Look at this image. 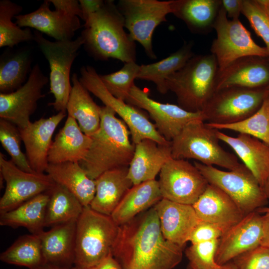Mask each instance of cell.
I'll return each mask as SVG.
<instances>
[{
  "instance_id": "cell-8",
  "label": "cell",
  "mask_w": 269,
  "mask_h": 269,
  "mask_svg": "<svg viewBox=\"0 0 269 269\" xmlns=\"http://www.w3.org/2000/svg\"><path fill=\"white\" fill-rule=\"evenodd\" d=\"M81 83L88 91L99 99L106 106L118 114L128 127L132 142L135 144L148 138L162 144H169L168 141L157 131L155 125L137 107L128 104L112 95L106 89L100 75L92 66H83L80 69Z\"/></svg>"
},
{
  "instance_id": "cell-43",
  "label": "cell",
  "mask_w": 269,
  "mask_h": 269,
  "mask_svg": "<svg viewBox=\"0 0 269 269\" xmlns=\"http://www.w3.org/2000/svg\"><path fill=\"white\" fill-rule=\"evenodd\" d=\"M236 269H269V249L260 245L230 262Z\"/></svg>"
},
{
  "instance_id": "cell-11",
  "label": "cell",
  "mask_w": 269,
  "mask_h": 269,
  "mask_svg": "<svg viewBox=\"0 0 269 269\" xmlns=\"http://www.w3.org/2000/svg\"><path fill=\"white\" fill-rule=\"evenodd\" d=\"M213 28L217 37L212 42L210 51L216 58L219 71L245 56L269 57L267 48L260 46L254 41L250 32L239 19H228L222 6Z\"/></svg>"
},
{
  "instance_id": "cell-19",
  "label": "cell",
  "mask_w": 269,
  "mask_h": 269,
  "mask_svg": "<svg viewBox=\"0 0 269 269\" xmlns=\"http://www.w3.org/2000/svg\"><path fill=\"white\" fill-rule=\"evenodd\" d=\"M232 87L251 89L269 88V57L245 56L219 71L216 91Z\"/></svg>"
},
{
  "instance_id": "cell-40",
  "label": "cell",
  "mask_w": 269,
  "mask_h": 269,
  "mask_svg": "<svg viewBox=\"0 0 269 269\" xmlns=\"http://www.w3.org/2000/svg\"><path fill=\"white\" fill-rule=\"evenodd\" d=\"M21 140L19 129L11 122L0 119V142L10 156V160L21 170L27 172H34L30 167L26 154L21 149Z\"/></svg>"
},
{
  "instance_id": "cell-15",
  "label": "cell",
  "mask_w": 269,
  "mask_h": 269,
  "mask_svg": "<svg viewBox=\"0 0 269 269\" xmlns=\"http://www.w3.org/2000/svg\"><path fill=\"white\" fill-rule=\"evenodd\" d=\"M125 102L146 111L160 134L168 141L178 135L184 127L195 120L205 121L202 112H191L178 105L157 102L145 90L134 84Z\"/></svg>"
},
{
  "instance_id": "cell-51",
  "label": "cell",
  "mask_w": 269,
  "mask_h": 269,
  "mask_svg": "<svg viewBox=\"0 0 269 269\" xmlns=\"http://www.w3.org/2000/svg\"><path fill=\"white\" fill-rule=\"evenodd\" d=\"M35 269H71L65 268H62L49 265H45L43 266H41L39 268H38Z\"/></svg>"
},
{
  "instance_id": "cell-44",
  "label": "cell",
  "mask_w": 269,
  "mask_h": 269,
  "mask_svg": "<svg viewBox=\"0 0 269 269\" xmlns=\"http://www.w3.org/2000/svg\"><path fill=\"white\" fill-rule=\"evenodd\" d=\"M226 231L216 224L201 221L194 229L189 242L194 244L219 240Z\"/></svg>"
},
{
  "instance_id": "cell-6",
  "label": "cell",
  "mask_w": 269,
  "mask_h": 269,
  "mask_svg": "<svg viewBox=\"0 0 269 269\" xmlns=\"http://www.w3.org/2000/svg\"><path fill=\"white\" fill-rule=\"evenodd\" d=\"M216 131L202 120L189 122L171 141L172 157L194 159L203 164L217 165L228 170L241 167L243 164L237 157L221 147Z\"/></svg>"
},
{
  "instance_id": "cell-45",
  "label": "cell",
  "mask_w": 269,
  "mask_h": 269,
  "mask_svg": "<svg viewBox=\"0 0 269 269\" xmlns=\"http://www.w3.org/2000/svg\"><path fill=\"white\" fill-rule=\"evenodd\" d=\"M49 1L54 6L55 9L82 18V11L79 0H49Z\"/></svg>"
},
{
  "instance_id": "cell-14",
  "label": "cell",
  "mask_w": 269,
  "mask_h": 269,
  "mask_svg": "<svg viewBox=\"0 0 269 269\" xmlns=\"http://www.w3.org/2000/svg\"><path fill=\"white\" fill-rule=\"evenodd\" d=\"M0 176L6 186L0 199V214L11 210L35 196L50 191L56 184L47 173L27 172L0 153Z\"/></svg>"
},
{
  "instance_id": "cell-1",
  "label": "cell",
  "mask_w": 269,
  "mask_h": 269,
  "mask_svg": "<svg viewBox=\"0 0 269 269\" xmlns=\"http://www.w3.org/2000/svg\"><path fill=\"white\" fill-rule=\"evenodd\" d=\"M183 249L164 237L153 207L119 226L112 254L122 269H173Z\"/></svg>"
},
{
  "instance_id": "cell-27",
  "label": "cell",
  "mask_w": 269,
  "mask_h": 269,
  "mask_svg": "<svg viewBox=\"0 0 269 269\" xmlns=\"http://www.w3.org/2000/svg\"><path fill=\"white\" fill-rule=\"evenodd\" d=\"M129 167L107 171L95 179L96 193L90 207L100 213L111 216L133 186L128 177Z\"/></svg>"
},
{
  "instance_id": "cell-54",
  "label": "cell",
  "mask_w": 269,
  "mask_h": 269,
  "mask_svg": "<svg viewBox=\"0 0 269 269\" xmlns=\"http://www.w3.org/2000/svg\"><path fill=\"white\" fill-rule=\"evenodd\" d=\"M226 269H236L231 263H228V267Z\"/></svg>"
},
{
  "instance_id": "cell-12",
  "label": "cell",
  "mask_w": 269,
  "mask_h": 269,
  "mask_svg": "<svg viewBox=\"0 0 269 269\" xmlns=\"http://www.w3.org/2000/svg\"><path fill=\"white\" fill-rule=\"evenodd\" d=\"M174 0H121L117 5L131 38L138 42L151 58H156L152 47L154 30L167 21V14L173 13Z\"/></svg>"
},
{
  "instance_id": "cell-41",
  "label": "cell",
  "mask_w": 269,
  "mask_h": 269,
  "mask_svg": "<svg viewBox=\"0 0 269 269\" xmlns=\"http://www.w3.org/2000/svg\"><path fill=\"white\" fill-rule=\"evenodd\" d=\"M218 241L191 244L188 247L185 251L187 269H226L228 264L221 266L215 260Z\"/></svg>"
},
{
  "instance_id": "cell-22",
  "label": "cell",
  "mask_w": 269,
  "mask_h": 269,
  "mask_svg": "<svg viewBox=\"0 0 269 269\" xmlns=\"http://www.w3.org/2000/svg\"><path fill=\"white\" fill-rule=\"evenodd\" d=\"M192 206L201 221L216 224L226 230L245 216L228 195L209 183Z\"/></svg>"
},
{
  "instance_id": "cell-10",
  "label": "cell",
  "mask_w": 269,
  "mask_h": 269,
  "mask_svg": "<svg viewBox=\"0 0 269 269\" xmlns=\"http://www.w3.org/2000/svg\"><path fill=\"white\" fill-rule=\"evenodd\" d=\"M269 93V88L232 87L216 91L202 112L207 123L228 125L243 121L256 113Z\"/></svg>"
},
{
  "instance_id": "cell-52",
  "label": "cell",
  "mask_w": 269,
  "mask_h": 269,
  "mask_svg": "<svg viewBox=\"0 0 269 269\" xmlns=\"http://www.w3.org/2000/svg\"><path fill=\"white\" fill-rule=\"evenodd\" d=\"M257 211L259 213L261 214L265 213H269V207H263L258 209Z\"/></svg>"
},
{
  "instance_id": "cell-47",
  "label": "cell",
  "mask_w": 269,
  "mask_h": 269,
  "mask_svg": "<svg viewBox=\"0 0 269 269\" xmlns=\"http://www.w3.org/2000/svg\"><path fill=\"white\" fill-rule=\"evenodd\" d=\"M222 6L229 17L232 19H239L242 13L243 0H221Z\"/></svg>"
},
{
  "instance_id": "cell-46",
  "label": "cell",
  "mask_w": 269,
  "mask_h": 269,
  "mask_svg": "<svg viewBox=\"0 0 269 269\" xmlns=\"http://www.w3.org/2000/svg\"><path fill=\"white\" fill-rule=\"evenodd\" d=\"M82 14V19L85 22L92 14L97 11L104 4L101 0H79Z\"/></svg>"
},
{
  "instance_id": "cell-42",
  "label": "cell",
  "mask_w": 269,
  "mask_h": 269,
  "mask_svg": "<svg viewBox=\"0 0 269 269\" xmlns=\"http://www.w3.org/2000/svg\"><path fill=\"white\" fill-rule=\"evenodd\" d=\"M242 13L264 40L269 58V14L262 0H243Z\"/></svg>"
},
{
  "instance_id": "cell-55",
  "label": "cell",
  "mask_w": 269,
  "mask_h": 269,
  "mask_svg": "<svg viewBox=\"0 0 269 269\" xmlns=\"http://www.w3.org/2000/svg\"></svg>"
},
{
  "instance_id": "cell-17",
  "label": "cell",
  "mask_w": 269,
  "mask_h": 269,
  "mask_svg": "<svg viewBox=\"0 0 269 269\" xmlns=\"http://www.w3.org/2000/svg\"><path fill=\"white\" fill-rule=\"evenodd\" d=\"M263 230L262 214L255 211L245 215L219 239L215 255L216 263L223 266L261 245Z\"/></svg>"
},
{
  "instance_id": "cell-31",
  "label": "cell",
  "mask_w": 269,
  "mask_h": 269,
  "mask_svg": "<svg viewBox=\"0 0 269 269\" xmlns=\"http://www.w3.org/2000/svg\"><path fill=\"white\" fill-rule=\"evenodd\" d=\"M40 194L16 208L0 214V225L13 228L24 227L38 235L44 231L49 192Z\"/></svg>"
},
{
  "instance_id": "cell-13",
  "label": "cell",
  "mask_w": 269,
  "mask_h": 269,
  "mask_svg": "<svg viewBox=\"0 0 269 269\" xmlns=\"http://www.w3.org/2000/svg\"><path fill=\"white\" fill-rule=\"evenodd\" d=\"M158 182L162 198L192 205L209 184L194 164L173 158L161 169Z\"/></svg>"
},
{
  "instance_id": "cell-36",
  "label": "cell",
  "mask_w": 269,
  "mask_h": 269,
  "mask_svg": "<svg viewBox=\"0 0 269 269\" xmlns=\"http://www.w3.org/2000/svg\"><path fill=\"white\" fill-rule=\"evenodd\" d=\"M29 54L21 51L5 57L0 64V93L15 91L23 85L30 66Z\"/></svg>"
},
{
  "instance_id": "cell-34",
  "label": "cell",
  "mask_w": 269,
  "mask_h": 269,
  "mask_svg": "<svg viewBox=\"0 0 269 269\" xmlns=\"http://www.w3.org/2000/svg\"><path fill=\"white\" fill-rule=\"evenodd\" d=\"M49 192L45 227L77 221L84 207L78 199L66 187L57 183Z\"/></svg>"
},
{
  "instance_id": "cell-48",
  "label": "cell",
  "mask_w": 269,
  "mask_h": 269,
  "mask_svg": "<svg viewBox=\"0 0 269 269\" xmlns=\"http://www.w3.org/2000/svg\"><path fill=\"white\" fill-rule=\"evenodd\" d=\"M71 269H122V268L112 254L101 262L93 267L85 269L73 267Z\"/></svg>"
},
{
  "instance_id": "cell-20",
  "label": "cell",
  "mask_w": 269,
  "mask_h": 269,
  "mask_svg": "<svg viewBox=\"0 0 269 269\" xmlns=\"http://www.w3.org/2000/svg\"><path fill=\"white\" fill-rule=\"evenodd\" d=\"M154 208L164 237L183 248L194 229L201 221L193 206L162 198Z\"/></svg>"
},
{
  "instance_id": "cell-50",
  "label": "cell",
  "mask_w": 269,
  "mask_h": 269,
  "mask_svg": "<svg viewBox=\"0 0 269 269\" xmlns=\"http://www.w3.org/2000/svg\"><path fill=\"white\" fill-rule=\"evenodd\" d=\"M262 188L267 198L269 200V172L266 177Z\"/></svg>"
},
{
  "instance_id": "cell-37",
  "label": "cell",
  "mask_w": 269,
  "mask_h": 269,
  "mask_svg": "<svg viewBox=\"0 0 269 269\" xmlns=\"http://www.w3.org/2000/svg\"><path fill=\"white\" fill-rule=\"evenodd\" d=\"M22 7L9 0L0 1V47L13 46L33 39V34L28 28L22 29L12 21Z\"/></svg>"
},
{
  "instance_id": "cell-16",
  "label": "cell",
  "mask_w": 269,
  "mask_h": 269,
  "mask_svg": "<svg viewBox=\"0 0 269 269\" xmlns=\"http://www.w3.org/2000/svg\"><path fill=\"white\" fill-rule=\"evenodd\" d=\"M48 78L38 64L30 71L26 82L14 92L0 94V118L15 125L19 129L31 122L30 116L36 109L38 101L43 98L42 89Z\"/></svg>"
},
{
  "instance_id": "cell-9",
  "label": "cell",
  "mask_w": 269,
  "mask_h": 269,
  "mask_svg": "<svg viewBox=\"0 0 269 269\" xmlns=\"http://www.w3.org/2000/svg\"><path fill=\"white\" fill-rule=\"evenodd\" d=\"M194 164L209 184L224 192L245 215L265 207L268 203L269 200L263 188L244 164L239 168L228 171L197 161Z\"/></svg>"
},
{
  "instance_id": "cell-53",
  "label": "cell",
  "mask_w": 269,
  "mask_h": 269,
  "mask_svg": "<svg viewBox=\"0 0 269 269\" xmlns=\"http://www.w3.org/2000/svg\"><path fill=\"white\" fill-rule=\"evenodd\" d=\"M262 1L265 6L269 14V0H262Z\"/></svg>"
},
{
  "instance_id": "cell-18",
  "label": "cell",
  "mask_w": 269,
  "mask_h": 269,
  "mask_svg": "<svg viewBox=\"0 0 269 269\" xmlns=\"http://www.w3.org/2000/svg\"><path fill=\"white\" fill-rule=\"evenodd\" d=\"M66 115V112H60L47 118L30 122L25 128L19 129L26 156L34 172L44 173L46 171L53 134Z\"/></svg>"
},
{
  "instance_id": "cell-35",
  "label": "cell",
  "mask_w": 269,
  "mask_h": 269,
  "mask_svg": "<svg viewBox=\"0 0 269 269\" xmlns=\"http://www.w3.org/2000/svg\"><path fill=\"white\" fill-rule=\"evenodd\" d=\"M6 264L35 269L45 265L38 235L31 234L20 236L0 255Z\"/></svg>"
},
{
  "instance_id": "cell-4",
  "label": "cell",
  "mask_w": 269,
  "mask_h": 269,
  "mask_svg": "<svg viewBox=\"0 0 269 269\" xmlns=\"http://www.w3.org/2000/svg\"><path fill=\"white\" fill-rule=\"evenodd\" d=\"M219 68L212 54L194 55L166 81L178 106L191 112H202L216 92Z\"/></svg>"
},
{
  "instance_id": "cell-3",
  "label": "cell",
  "mask_w": 269,
  "mask_h": 269,
  "mask_svg": "<svg viewBox=\"0 0 269 269\" xmlns=\"http://www.w3.org/2000/svg\"><path fill=\"white\" fill-rule=\"evenodd\" d=\"M81 36L83 46L98 59L114 58L125 63L135 62L134 41L124 30L125 20L113 0H106L103 6L85 22Z\"/></svg>"
},
{
  "instance_id": "cell-49",
  "label": "cell",
  "mask_w": 269,
  "mask_h": 269,
  "mask_svg": "<svg viewBox=\"0 0 269 269\" xmlns=\"http://www.w3.org/2000/svg\"><path fill=\"white\" fill-rule=\"evenodd\" d=\"M263 215V230L261 245L269 249V213Z\"/></svg>"
},
{
  "instance_id": "cell-33",
  "label": "cell",
  "mask_w": 269,
  "mask_h": 269,
  "mask_svg": "<svg viewBox=\"0 0 269 269\" xmlns=\"http://www.w3.org/2000/svg\"><path fill=\"white\" fill-rule=\"evenodd\" d=\"M192 42L185 43L168 57L157 62L140 66L136 79L151 81L158 92L166 94V80L181 69L193 56Z\"/></svg>"
},
{
  "instance_id": "cell-21",
  "label": "cell",
  "mask_w": 269,
  "mask_h": 269,
  "mask_svg": "<svg viewBox=\"0 0 269 269\" xmlns=\"http://www.w3.org/2000/svg\"><path fill=\"white\" fill-rule=\"evenodd\" d=\"M49 0H46L35 11L14 17L20 27L34 28L58 41L72 40L75 32L81 27L79 17L59 10H52Z\"/></svg>"
},
{
  "instance_id": "cell-5",
  "label": "cell",
  "mask_w": 269,
  "mask_h": 269,
  "mask_svg": "<svg viewBox=\"0 0 269 269\" xmlns=\"http://www.w3.org/2000/svg\"><path fill=\"white\" fill-rule=\"evenodd\" d=\"M119 226L111 216L84 207L76 223L74 266L88 268L110 255L117 239Z\"/></svg>"
},
{
  "instance_id": "cell-23",
  "label": "cell",
  "mask_w": 269,
  "mask_h": 269,
  "mask_svg": "<svg viewBox=\"0 0 269 269\" xmlns=\"http://www.w3.org/2000/svg\"><path fill=\"white\" fill-rule=\"evenodd\" d=\"M76 223L56 225L38 235L45 265L68 269L74 266Z\"/></svg>"
},
{
  "instance_id": "cell-39",
  "label": "cell",
  "mask_w": 269,
  "mask_h": 269,
  "mask_svg": "<svg viewBox=\"0 0 269 269\" xmlns=\"http://www.w3.org/2000/svg\"><path fill=\"white\" fill-rule=\"evenodd\" d=\"M140 65L135 62L125 63L119 70L105 75H100V79L108 91L114 97L126 101L134 84V80L139 72Z\"/></svg>"
},
{
  "instance_id": "cell-25",
  "label": "cell",
  "mask_w": 269,
  "mask_h": 269,
  "mask_svg": "<svg viewBox=\"0 0 269 269\" xmlns=\"http://www.w3.org/2000/svg\"><path fill=\"white\" fill-rule=\"evenodd\" d=\"M216 133L220 141L233 149L262 187L269 172V146L246 134H239L234 137L218 130Z\"/></svg>"
},
{
  "instance_id": "cell-24",
  "label": "cell",
  "mask_w": 269,
  "mask_h": 269,
  "mask_svg": "<svg viewBox=\"0 0 269 269\" xmlns=\"http://www.w3.org/2000/svg\"><path fill=\"white\" fill-rule=\"evenodd\" d=\"M134 145L128 173L133 185L155 179L164 165L172 158L171 143L162 144L146 138Z\"/></svg>"
},
{
  "instance_id": "cell-29",
  "label": "cell",
  "mask_w": 269,
  "mask_h": 269,
  "mask_svg": "<svg viewBox=\"0 0 269 269\" xmlns=\"http://www.w3.org/2000/svg\"><path fill=\"white\" fill-rule=\"evenodd\" d=\"M71 81L72 89L66 107L68 116L76 120L85 134L91 136L100 128L101 107L94 101L76 73L72 75Z\"/></svg>"
},
{
  "instance_id": "cell-30",
  "label": "cell",
  "mask_w": 269,
  "mask_h": 269,
  "mask_svg": "<svg viewBox=\"0 0 269 269\" xmlns=\"http://www.w3.org/2000/svg\"><path fill=\"white\" fill-rule=\"evenodd\" d=\"M45 172L73 193L84 207L90 206L96 193L95 180L87 175L78 162L49 163Z\"/></svg>"
},
{
  "instance_id": "cell-28",
  "label": "cell",
  "mask_w": 269,
  "mask_h": 269,
  "mask_svg": "<svg viewBox=\"0 0 269 269\" xmlns=\"http://www.w3.org/2000/svg\"><path fill=\"white\" fill-rule=\"evenodd\" d=\"M162 199L158 181H147L133 185L111 216L119 226L153 207Z\"/></svg>"
},
{
  "instance_id": "cell-2",
  "label": "cell",
  "mask_w": 269,
  "mask_h": 269,
  "mask_svg": "<svg viewBox=\"0 0 269 269\" xmlns=\"http://www.w3.org/2000/svg\"><path fill=\"white\" fill-rule=\"evenodd\" d=\"M116 114L110 107H101L100 128L90 136L88 151L79 162L92 179L107 171L129 167L134 156L135 145L130 140V130Z\"/></svg>"
},
{
  "instance_id": "cell-38",
  "label": "cell",
  "mask_w": 269,
  "mask_h": 269,
  "mask_svg": "<svg viewBox=\"0 0 269 269\" xmlns=\"http://www.w3.org/2000/svg\"><path fill=\"white\" fill-rule=\"evenodd\" d=\"M206 124L216 130H227L248 134L269 146V93L261 108L243 121L228 125H212L207 123Z\"/></svg>"
},
{
  "instance_id": "cell-7",
  "label": "cell",
  "mask_w": 269,
  "mask_h": 269,
  "mask_svg": "<svg viewBox=\"0 0 269 269\" xmlns=\"http://www.w3.org/2000/svg\"><path fill=\"white\" fill-rule=\"evenodd\" d=\"M33 40L49 65L50 92L55 100L48 105L58 112H66L72 89L71 68L84 40L80 35L74 40L51 41L38 31H34Z\"/></svg>"
},
{
  "instance_id": "cell-26",
  "label": "cell",
  "mask_w": 269,
  "mask_h": 269,
  "mask_svg": "<svg viewBox=\"0 0 269 269\" xmlns=\"http://www.w3.org/2000/svg\"><path fill=\"white\" fill-rule=\"evenodd\" d=\"M91 141V137L81 131L76 120L68 116L52 143L48 163L80 162L86 156Z\"/></svg>"
},
{
  "instance_id": "cell-32",
  "label": "cell",
  "mask_w": 269,
  "mask_h": 269,
  "mask_svg": "<svg viewBox=\"0 0 269 269\" xmlns=\"http://www.w3.org/2000/svg\"><path fill=\"white\" fill-rule=\"evenodd\" d=\"M221 6V0H174L173 14L191 31L204 33L213 28Z\"/></svg>"
}]
</instances>
